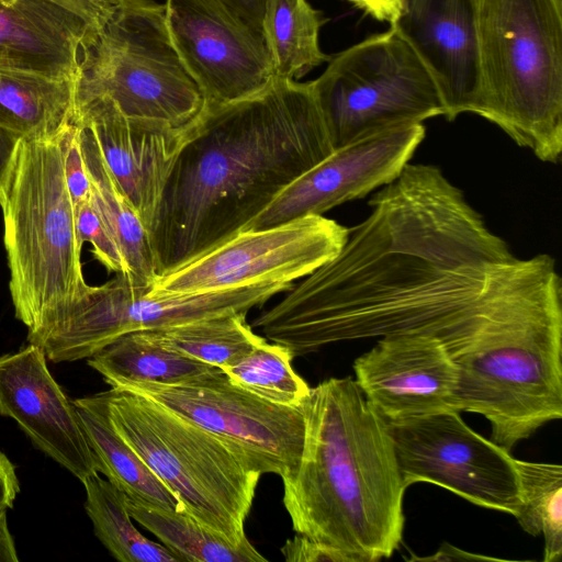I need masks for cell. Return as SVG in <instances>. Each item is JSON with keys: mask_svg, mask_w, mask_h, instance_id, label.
<instances>
[{"mask_svg": "<svg viewBox=\"0 0 562 562\" xmlns=\"http://www.w3.org/2000/svg\"><path fill=\"white\" fill-rule=\"evenodd\" d=\"M97 25L54 0H0V67L76 80Z\"/></svg>", "mask_w": 562, "mask_h": 562, "instance_id": "ffe728a7", "label": "cell"}, {"mask_svg": "<svg viewBox=\"0 0 562 562\" xmlns=\"http://www.w3.org/2000/svg\"><path fill=\"white\" fill-rule=\"evenodd\" d=\"M2 211L10 293L15 317L30 336L58 318L89 285L57 139H22Z\"/></svg>", "mask_w": 562, "mask_h": 562, "instance_id": "52a82bcc", "label": "cell"}, {"mask_svg": "<svg viewBox=\"0 0 562 562\" xmlns=\"http://www.w3.org/2000/svg\"><path fill=\"white\" fill-rule=\"evenodd\" d=\"M326 22L308 0H263L262 31L277 79L299 81L329 60L319 45Z\"/></svg>", "mask_w": 562, "mask_h": 562, "instance_id": "d4e9b609", "label": "cell"}, {"mask_svg": "<svg viewBox=\"0 0 562 562\" xmlns=\"http://www.w3.org/2000/svg\"><path fill=\"white\" fill-rule=\"evenodd\" d=\"M111 100L130 120L187 130L205 100L178 55L165 4L109 0L85 48L76 79V104Z\"/></svg>", "mask_w": 562, "mask_h": 562, "instance_id": "ba28073f", "label": "cell"}, {"mask_svg": "<svg viewBox=\"0 0 562 562\" xmlns=\"http://www.w3.org/2000/svg\"><path fill=\"white\" fill-rule=\"evenodd\" d=\"M114 389L145 396L190 419L246 454L261 474L281 477L300 461L303 405L260 398L233 383L222 369L177 385L130 382Z\"/></svg>", "mask_w": 562, "mask_h": 562, "instance_id": "4fadbf2b", "label": "cell"}, {"mask_svg": "<svg viewBox=\"0 0 562 562\" xmlns=\"http://www.w3.org/2000/svg\"><path fill=\"white\" fill-rule=\"evenodd\" d=\"M425 137L423 123L367 135L334 151L286 186L243 229H262L305 215H323L395 179Z\"/></svg>", "mask_w": 562, "mask_h": 562, "instance_id": "9a60e30c", "label": "cell"}, {"mask_svg": "<svg viewBox=\"0 0 562 562\" xmlns=\"http://www.w3.org/2000/svg\"><path fill=\"white\" fill-rule=\"evenodd\" d=\"M406 487L425 482L468 502L515 516L519 505L516 459L453 409L387 424Z\"/></svg>", "mask_w": 562, "mask_h": 562, "instance_id": "5bb4252c", "label": "cell"}, {"mask_svg": "<svg viewBox=\"0 0 562 562\" xmlns=\"http://www.w3.org/2000/svg\"><path fill=\"white\" fill-rule=\"evenodd\" d=\"M390 25L431 76L443 116L475 114L481 92L476 0H400Z\"/></svg>", "mask_w": 562, "mask_h": 562, "instance_id": "e0dca14e", "label": "cell"}, {"mask_svg": "<svg viewBox=\"0 0 562 562\" xmlns=\"http://www.w3.org/2000/svg\"><path fill=\"white\" fill-rule=\"evenodd\" d=\"M407 560L409 561H432V562H448L457 560H487V561H502L503 559L483 555L479 553H472L464 551L451 543H442L440 548L431 555L428 557H415L412 555Z\"/></svg>", "mask_w": 562, "mask_h": 562, "instance_id": "d590c367", "label": "cell"}, {"mask_svg": "<svg viewBox=\"0 0 562 562\" xmlns=\"http://www.w3.org/2000/svg\"><path fill=\"white\" fill-rule=\"evenodd\" d=\"M86 512L94 535L120 562H180L164 544L142 535L132 522L126 495L99 473L82 481Z\"/></svg>", "mask_w": 562, "mask_h": 562, "instance_id": "4316f807", "label": "cell"}, {"mask_svg": "<svg viewBox=\"0 0 562 562\" xmlns=\"http://www.w3.org/2000/svg\"><path fill=\"white\" fill-rule=\"evenodd\" d=\"M126 507L132 519L154 533L179 561H267L249 540L233 543L183 509H166L127 497Z\"/></svg>", "mask_w": 562, "mask_h": 562, "instance_id": "484cf974", "label": "cell"}, {"mask_svg": "<svg viewBox=\"0 0 562 562\" xmlns=\"http://www.w3.org/2000/svg\"><path fill=\"white\" fill-rule=\"evenodd\" d=\"M519 505L515 514L521 529L542 536L543 561L562 557V467L516 459Z\"/></svg>", "mask_w": 562, "mask_h": 562, "instance_id": "f1b7e54d", "label": "cell"}, {"mask_svg": "<svg viewBox=\"0 0 562 562\" xmlns=\"http://www.w3.org/2000/svg\"><path fill=\"white\" fill-rule=\"evenodd\" d=\"M477 115L544 162L562 151V0H476Z\"/></svg>", "mask_w": 562, "mask_h": 562, "instance_id": "5b68a950", "label": "cell"}, {"mask_svg": "<svg viewBox=\"0 0 562 562\" xmlns=\"http://www.w3.org/2000/svg\"><path fill=\"white\" fill-rule=\"evenodd\" d=\"M70 10L76 11L94 24H99L103 18L108 0H54Z\"/></svg>", "mask_w": 562, "mask_h": 562, "instance_id": "74e56055", "label": "cell"}, {"mask_svg": "<svg viewBox=\"0 0 562 562\" xmlns=\"http://www.w3.org/2000/svg\"><path fill=\"white\" fill-rule=\"evenodd\" d=\"M57 142L61 150L64 178L75 213L91 199V182L75 121L64 130Z\"/></svg>", "mask_w": 562, "mask_h": 562, "instance_id": "1f68e13d", "label": "cell"}, {"mask_svg": "<svg viewBox=\"0 0 562 562\" xmlns=\"http://www.w3.org/2000/svg\"><path fill=\"white\" fill-rule=\"evenodd\" d=\"M334 151L312 83L274 79L206 106L189 128L149 231L157 276L243 229Z\"/></svg>", "mask_w": 562, "mask_h": 562, "instance_id": "7a4b0ae2", "label": "cell"}, {"mask_svg": "<svg viewBox=\"0 0 562 562\" xmlns=\"http://www.w3.org/2000/svg\"><path fill=\"white\" fill-rule=\"evenodd\" d=\"M280 551L288 562H348L347 559L336 550L319 544L299 533H296L294 538L288 539L280 548Z\"/></svg>", "mask_w": 562, "mask_h": 562, "instance_id": "d6a6232c", "label": "cell"}, {"mask_svg": "<svg viewBox=\"0 0 562 562\" xmlns=\"http://www.w3.org/2000/svg\"><path fill=\"white\" fill-rule=\"evenodd\" d=\"M75 122L91 182V202L120 249L127 274L137 283L151 285L157 270L148 231L114 181L91 130Z\"/></svg>", "mask_w": 562, "mask_h": 562, "instance_id": "7402d4cb", "label": "cell"}, {"mask_svg": "<svg viewBox=\"0 0 562 562\" xmlns=\"http://www.w3.org/2000/svg\"><path fill=\"white\" fill-rule=\"evenodd\" d=\"M74 214L79 247L82 248L86 241L90 243L93 247V255L110 272L127 273L123 256L94 209L91 199Z\"/></svg>", "mask_w": 562, "mask_h": 562, "instance_id": "4dcf8cb0", "label": "cell"}, {"mask_svg": "<svg viewBox=\"0 0 562 562\" xmlns=\"http://www.w3.org/2000/svg\"><path fill=\"white\" fill-rule=\"evenodd\" d=\"M156 340L186 357L225 369L266 340L246 322L245 313L148 330Z\"/></svg>", "mask_w": 562, "mask_h": 562, "instance_id": "83f0119b", "label": "cell"}, {"mask_svg": "<svg viewBox=\"0 0 562 562\" xmlns=\"http://www.w3.org/2000/svg\"><path fill=\"white\" fill-rule=\"evenodd\" d=\"M347 236V227L324 215L239 231L157 276L151 292H205L266 281L293 283L337 255Z\"/></svg>", "mask_w": 562, "mask_h": 562, "instance_id": "7c38bea8", "label": "cell"}, {"mask_svg": "<svg viewBox=\"0 0 562 562\" xmlns=\"http://www.w3.org/2000/svg\"><path fill=\"white\" fill-rule=\"evenodd\" d=\"M353 370L364 397L387 424L453 409L458 369L434 336L380 337L355 360Z\"/></svg>", "mask_w": 562, "mask_h": 562, "instance_id": "2e32d148", "label": "cell"}, {"mask_svg": "<svg viewBox=\"0 0 562 562\" xmlns=\"http://www.w3.org/2000/svg\"><path fill=\"white\" fill-rule=\"evenodd\" d=\"M167 27L206 106L256 95L276 79L263 0H166Z\"/></svg>", "mask_w": 562, "mask_h": 562, "instance_id": "8fae6325", "label": "cell"}, {"mask_svg": "<svg viewBox=\"0 0 562 562\" xmlns=\"http://www.w3.org/2000/svg\"><path fill=\"white\" fill-rule=\"evenodd\" d=\"M378 21L391 22L398 9L400 0H349Z\"/></svg>", "mask_w": 562, "mask_h": 562, "instance_id": "8d00e7d4", "label": "cell"}, {"mask_svg": "<svg viewBox=\"0 0 562 562\" xmlns=\"http://www.w3.org/2000/svg\"><path fill=\"white\" fill-rule=\"evenodd\" d=\"M453 409L484 416L491 439L512 451L562 417V286L546 254L509 263L467 344Z\"/></svg>", "mask_w": 562, "mask_h": 562, "instance_id": "277c9868", "label": "cell"}, {"mask_svg": "<svg viewBox=\"0 0 562 562\" xmlns=\"http://www.w3.org/2000/svg\"><path fill=\"white\" fill-rule=\"evenodd\" d=\"M292 288L293 283L266 281L205 292L154 293L151 285L116 273L102 285H88L70 307L33 336L32 344L54 362L88 359L122 335L247 314Z\"/></svg>", "mask_w": 562, "mask_h": 562, "instance_id": "30bf717a", "label": "cell"}, {"mask_svg": "<svg viewBox=\"0 0 562 562\" xmlns=\"http://www.w3.org/2000/svg\"><path fill=\"white\" fill-rule=\"evenodd\" d=\"M22 138L0 125V206L2 207L15 169Z\"/></svg>", "mask_w": 562, "mask_h": 562, "instance_id": "836d02e7", "label": "cell"}, {"mask_svg": "<svg viewBox=\"0 0 562 562\" xmlns=\"http://www.w3.org/2000/svg\"><path fill=\"white\" fill-rule=\"evenodd\" d=\"M92 397L181 509L233 543L248 541L245 521L262 474L246 454L145 396L111 389Z\"/></svg>", "mask_w": 562, "mask_h": 562, "instance_id": "8992f818", "label": "cell"}, {"mask_svg": "<svg viewBox=\"0 0 562 562\" xmlns=\"http://www.w3.org/2000/svg\"><path fill=\"white\" fill-rule=\"evenodd\" d=\"M76 80L0 67V125L22 139L53 142L75 121Z\"/></svg>", "mask_w": 562, "mask_h": 562, "instance_id": "44dd1931", "label": "cell"}, {"mask_svg": "<svg viewBox=\"0 0 562 562\" xmlns=\"http://www.w3.org/2000/svg\"><path fill=\"white\" fill-rule=\"evenodd\" d=\"M295 469L281 476L293 530L341 553L376 562L398 549L406 486L387 423L351 378H330L303 404Z\"/></svg>", "mask_w": 562, "mask_h": 562, "instance_id": "3957f363", "label": "cell"}, {"mask_svg": "<svg viewBox=\"0 0 562 562\" xmlns=\"http://www.w3.org/2000/svg\"><path fill=\"white\" fill-rule=\"evenodd\" d=\"M379 189L337 255L252 328L294 357L405 333L436 337L451 357L467 344L516 257L435 165L408 162Z\"/></svg>", "mask_w": 562, "mask_h": 562, "instance_id": "6da1fadb", "label": "cell"}, {"mask_svg": "<svg viewBox=\"0 0 562 562\" xmlns=\"http://www.w3.org/2000/svg\"><path fill=\"white\" fill-rule=\"evenodd\" d=\"M75 120L91 130L114 181L149 234L172 165L192 125L180 131L133 121L106 98L77 103Z\"/></svg>", "mask_w": 562, "mask_h": 562, "instance_id": "d6986e66", "label": "cell"}, {"mask_svg": "<svg viewBox=\"0 0 562 562\" xmlns=\"http://www.w3.org/2000/svg\"><path fill=\"white\" fill-rule=\"evenodd\" d=\"M311 83L334 149L445 114L431 76L392 30L330 56Z\"/></svg>", "mask_w": 562, "mask_h": 562, "instance_id": "9c48e42d", "label": "cell"}, {"mask_svg": "<svg viewBox=\"0 0 562 562\" xmlns=\"http://www.w3.org/2000/svg\"><path fill=\"white\" fill-rule=\"evenodd\" d=\"M72 403L99 473L104 474L127 498L166 509H181L175 495L116 434L92 395Z\"/></svg>", "mask_w": 562, "mask_h": 562, "instance_id": "603a6c76", "label": "cell"}, {"mask_svg": "<svg viewBox=\"0 0 562 562\" xmlns=\"http://www.w3.org/2000/svg\"><path fill=\"white\" fill-rule=\"evenodd\" d=\"M293 358L286 347L263 340L223 371L233 383L260 398L284 406H302L312 387L293 369Z\"/></svg>", "mask_w": 562, "mask_h": 562, "instance_id": "f546056e", "label": "cell"}, {"mask_svg": "<svg viewBox=\"0 0 562 562\" xmlns=\"http://www.w3.org/2000/svg\"><path fill=\"white\" fill-rule=\"evenodd\" d=\"M19 491L15 468L8 457L0 452V508H12Z\"/></svg>", "mask_w": 562, "mask_h": 562, "instance_id": "e575fe53", "label": "cell"}, {"mask_svg": "<svg viewBox=\"0 0 562 562\" xmlns=\"http://www.w3.org/2000/svg\"><path fill=\"white\" fill-rule=\"evenodd\" d=\"M0 414L81 482L98 472L77 407L49 373L41 347L0 357Z\"/></svg>", "mask_w": 562, "mask_h": 562, "instance_id": "ac0fdd59", "label": "cell"}, {"mask_svg": "<svg viewBox=\"0 0 562 562\" xmlns=\"http://www.w3.org/2000/svg\"><path fill=\"white\" fill-rule=\"evenodd\" d=\"M5 508H0V562H18V551L10 533Z\"/></svg>", "mask_w": 562, "mask_h": 562, "instance_id": "f35d334b", "label": "cell"}, {"mask_svg": "<svg viewBox=\"0 0 562 562\" xmlns=\"http://www.w3.org/2000/svg\"><path fill=\"white\" fill-rule=\"evenodd\" d=\"M88 364L112 389L130 382L177 385L220 369L165 347L147 331L117 337L88 358Z\"/></svg>", "mask_w": 562, "mask_h": 562, "instance_id": "cb8c5ba5", "label": "cell"}]
</instances>
